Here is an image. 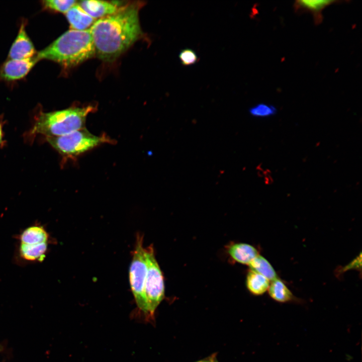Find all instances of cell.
<instances>
[{"mask_svg": "<svg viewBox=\"0 0 362 362\" xmlns=\"http://www.w3.org/2000/svg\"><path fill=\"white\" fill-rule=\"evenodd\" d=\"M36 54L34 46L26 31V23L23 22L10 48L8 57L10 59L22 60L32 58Z\"/></svg>", "mask_w": 362, "mask_h": 362, "instance_id": "obj_8", "label": "cell"}, {"mask_svg": "<svg viewBox=\"0 0 362 362\" xmlns=\"http://www.w3.org/2000/svg\"><path fill=\"white\" fill-rule=\"evenodd\" d=\"M250 114L255 117L265 118L276 115L277 108L272 105L259 103L251 107L249 109Z\"/></svg>", "mask_w": 362, "mask_h": 362, "instance_id": "obj_19", "label": "cell"}, {"mask_svg": "<svg viewBox=\"0 0 362 362\" xmlns=\"http://www.w3.org/2000/svg\"><path fill=\"white\" fill-rule=\"evenodd\" d=\"M38 61L36 56L22 60L10 59L0 67V80L16 81L25 77Z\"/></svg>", "mask_w": 362, "mask_h": 362, "instance_id": "obj_7", "label": "cell"}, {"mask_svg": "<svg viewBox=\"0 0 362 362\" xmlns=\"http://www.w3.org/2000/svg\"><path fill=\"white\" fill-rule=\"evenodd\" d=\"M267 291L270 297L278 302L297 301V298L294 296L284 282L278 278L272 281Z\"/></svg>", "mask_w": 362, "mask_h": 362, "instance_id": "obj_15", "label": "cell"}, {"mask_svg": "<svg viewBox=\"0 0 362 362\" xmlns=\"http://www.w3.org/2000/svg\"><path fill=\"white\" fill-rule=\"evenodd\" d=\"M49 243L27 244L19 243L17 251L19 260L23 262L33 263L44 260L48 252Z\"/></svg>", "mask_w": 362, "mask_h": 362, "instance_id": "obj_10", "label": "cell"}, {"mask_svg": "<svg viewBox=\"0 0 362 362\" xmlns=\"http://www.w3.org/2000/svg\"><path fill=\"white\" fill-rule=\"evenodd\" d=\"M227 251L234 261L248 265L259 254L256 248L244 243H232L228 246Z\"/></svg>", "mask_w": 362, "mask_h": 362, "instance_id": "obj_13", "label": "cell"}, {"mask_svg": "<svg viewBox=\"0 0 362 362\" xmlns=\"http://www.w3.org/2000/svg\"><path fill=\"white\" fill-rule=\"evenodd\" d=\"M77 2L74 0H47L42 2L45 9L65 14Z\"/></svg>", "mask_w": 362, "mask_h": 362, "instance_id": "obj_18", "label": "cell"}, {"mask_svg": "<svg viewBox=\"0 0 362 362\" xmlns=\"http://www.w3.org/2000/svg\"><path fill=\"white\" fill-rule=\"evenodd\" d=\"M17 238L19 243L27 244H37L49 243V235L43 225L36 223L25 228Z\"/></svg>", "mask_w": 362, "mask_h": 362, "instance_id": "obj_14", "label": "cell"}, {"mask_svg": "<svg viewBox=\"0 0 362 362\" xmlns=\"http://www.w3.org/2000/svg\"><path fill=\"white\" fill-rule=\"evenodd\" d=\"M96 107L92 105L72 107L51 112L40 113L36 117L30 134L47 137H58L84 128L87 115Z\"/></svg>", "mask_w": 362, "mask_h": 362, "instance_id": "obj_3", "label": "cell"}, {"mask_svg": "<svg viewBox=\"0 0 362 362\" xmlns=\"http://www.w3.org/2000/svg\"><path fill=\"white\" fill-rule=\"evenodd\" d=\"M2 137H3V133H2V126L0 124V143L2 141Z\"/></svg>", "mask_w": 362, "mask_h": 362, "instance_id": "obj_22", "label": "cell"}, {"mask_svg": "<svg viewBox=\"0 0 362 362\" xmlns=\"http://www.w3.org/2000/svg\"><path fill=\"white\" fill-rule=\"evenodd\" d=\"M250 269L263 276L269 281L278 278L275 269L269 261L260 254L249 264Z\"/></svg>", "mask_w": 362, "mask_h": 362, "instance_id": "obj_17", "label": "cell"}, {"mask_svg": "<svg viewBox=\"0 0 362 362\" xmlns=\"http://www.w3.org/2000/svg\"><path fill=\"white\" fill-rule=\"evenodd\" d=\"M82 9L96 20L112 15L122 6L118 2L87 0L78 3Z\"/></svg>", "mask_w": 362, "mask_h": 362, "instance_id": "obj_9", "label": "cell"}, {"mask_svg": "<svg viewBox=\"0 0 362 362\" xmlns=\"http://www.w3.org/2000/svg\"><path fill=\"white\" fill-rule=\"evenodd\" d=\"M146 270L143 237L138 234L133 252L129 270V279L137 309L140 314L144 316V320L148 322V307L145 294Z\"/></svg>", "mask_w": 362, "mask_h": 362, "instance_id": "obj_5", "label": "cell"}, {"mask_svg": "<svg viewBox=\"0 0 362 362\" xmlns=\"http://www.w3.org/2000/svg\"><path fill=\"white\" fill-rule=\"evenodd\" d=\"M145 256L147 269L145 294L148 307V322H153L155 311L164 297V280L152 245L145 248Z\"/></svg>", "mask_w": 362, "mask_h": 362, "instance_id": "obj_6", "label": "cell"}, {"mask_svg": "<svg viewBox=\"0 0 362 362\" xmlns=\"http://www.w3.org/2000/svg\"><path fill=\"white\" fill-rule=\"evenodd\" d=\"M196 362H218V361L216 357V354H213L207 357Z\"/></svg>", "mask_w": 362, "mask_h": 362, "instance_id": "obj_21", "label": "cell"}, {"mask_svg": "<svg viewBox=\"0 0 362 362\" xmlns=\"http://www.w3.org/2000/svg\"><path fill=\"white\" fill-rule=\"evenodd\" d=\"M337 1H296L294 4L295 12L297 13L309 12L313 17L314 24L316 25L322 22V11L327 7L334 3H341Z\"/></svg>", "mask_w": 362, "mask_h": 362, "instance_id": "obj_11", "label": "cell"}, {"mask_svg": "<svg viewBox=\"0 0 362 362\" xmlns=\"http://www.w3.org/2000/svg\"><path fill=\"white\" fill-rule=\"evenodd\" d=\"M47 140L59 153L67 157H75L102 144L113 142L105 135H95L85 128L65 135L47 137Z\"/></svg>", "mask_w": 362, "mask_h": 362, "instance_id": "obj_4", "label": "cell"}, {"mask_svg": "<svg viewBox=\"0 0 362 362\" xmlns=\"http://www.w3.org/2000/svg\"><path fill=\"white\" fill-rule=\"evenodd\" d=\"M269 281L263 276L251 269L247 273L246 285L247 289L253 295L259 296L268 290Z\"/></svg>", "mask_w": 362, "mask_h": 362, "instance_id": "obj_16", "label": "cell"}, {"mask_svg": "<svg viewBox=\"0 0 362 362\" xmlns=\"http://www.w3.org/2000/svg\"><path fill=\"white\" fill-rule=\"evenodd\" d=\"M66 17L71 29L84 31L89 29L96 21L76 4L66 13Z\"/></svg>", "mask_w": 362, "mask_h": 362, "instance_id": "obj_12", "label": "cell"}, {"mask_svg": "<svg viewBox=\"0 0 362 362\" xmlns=\"http://www.w3.org/2000/svg\"><path fill=\"white\" fill-rule=\"evenodd\" d=\"M96 55L89 29H70L36 54L38 61H54L66 68L76 66Z\"/></svg>", "mask_w": 362, "mask_h": 362, "instance_id": "obj_2", "label": "cell"}, {"mask_svg": "<svg viewBox=\"0 0 362 362\" xmlns=\"http://www.w3.org/2000/svg\"><path fill=\"white\" fill-rule=\"evenodd\" d=\"M142 5L137 2L123 5L115 13L95 22L89 30L99 58L113 61L140 37L139 12Z\"/></svg>", "mask_w": 362, "mask_h": 362, "instance_id": "obj_1", "label": "cell"}, {"mask_svg": "<svg viewBox=\"0 0 362 362\" xmlns=\"http://www.w3.org/2000/svg\"><path fill=\"white\" fill-rule=\"evenodd\" d=\"M178 58L182 64L184 66L194 64L199 60V58L196 52L190 48H185L182 50L178 54Z\"/></svg>", "mask_w": 362, "mask_h": 362, "instance_id": "obj_20", "label": "cell"}]
</instances>
